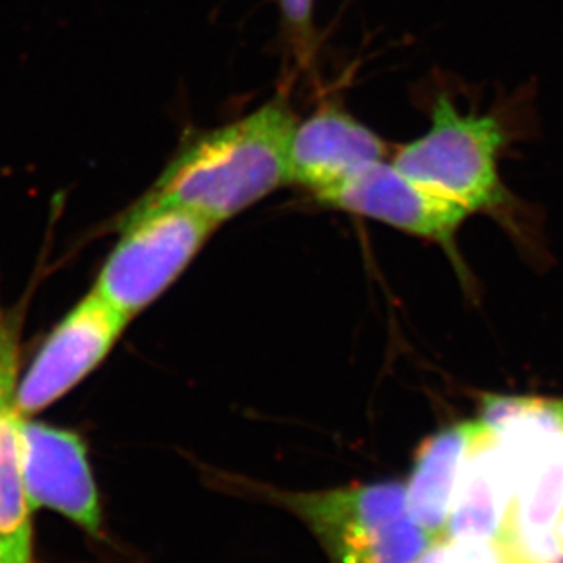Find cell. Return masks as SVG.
I'll list each match as a JSON object with an SVG mask.
<instances>
[{"label": "cell", "mask_w": 563, "mask_h": 563, "mask_svg": "<svg viewBox=\"0 0 563 563\" xmlns=\"http://www.w3.org/2000/svg\"><path fill=\"white\" fill-rule=\"evenodd\" d=\"M531 104L520 98L479 114L457 109L450 96L433 99L430 129L402 145L390 162L408 178L457 201L471 214H487L529 261H543L542 218L505 185V151L529 134Z\"/></svg>", "instance_id": "6da1fadb"}, {"label": "cell", "mask_w": 563, "mask_h": 563, "mask_svg": "<svg viewBox=\"0 0 563 563\" xmlns=\"http://www.w3.org/2000/svg\"><path fill=\"white\" fill-rule=\"evenodd\" d=\"M295 126L291 107L278 96L245 118L195 132L136 203L184 207L220 228L291 184Z\"/></svg>", "instance_id": "7a4b0ae2"}, {"label": "cell", "mask_w": 563, "mask_h": 563, "mask_svg": "<svg viewBox=\"0 0 563 563\" xmlns=\"http://www.w3.org/2000/svg\"><path fill=\"white\" fill-rule=\"evenodd\" d=\"M322 543L331 563H416L432 545L399 482L324 493H273Z\"/></svg>", "instance_id": "3957f363"}, {"label": "cell", "mask_w": 563, "mask_h": 563, "mask_svg": "<svg viewBox=\"0 0 563 563\" xmlns=\"http://www.w3.org/2000/svg\"><path fill=\"white\" fill-rule=\"evenodd\" d=\"M218 225L176 206H136L120 222V240L93 289L134 319L184 275Z\"/></svg>", "instance_id": "277c9868"}, {"label": "cell", "mask_w": 563, "mask_h": 563, "mask_svg": "<svg viewBox=\"0 0 563 563\" xmlns=\"http://www.w3.org/2000/svg\"><path fill=\"white\" fill-rule=\"evenodd\" d=\"M131 320L92 287L54 325L21 375L19 413L33 416L70 394L109 357Z\"/></svg>", "instance_id": "5b68a950"}, {"label": "cell", "mask_w": 563, "mask_h": 563, "mask_svg": "<svg viewBox=\"0 0 563 563\" xmlns=\"http://www.w3.org/2000/svg\"><path fill=\"white\" fill-rule=\"evenodd\" d=\"M319 201L441 245L463 282H472L457 250V234L471 212L408 178L390 159L372 163Z\"/></svg>", "instance_id": "8992f818"}, {"label": "cell", "mask_w": 563, "mask_h": 563, "mask_svg": "<svg viewBox=\"0 0 563 563\" xmlns=\"http://www.w3.org/2000/svg\"><path fill=\"white\" fill-rule=\"evenodd\" d=\"M21 461L32 509L48 507L93 537H101L103 512L98 487L87 444L77 433L22 418Z\"/></svg>", "instance_id": "52a82bcc"}, {"label": "cell", "mask_w": 563, "mask_h": 563, "mask_svg": "<svg viewBox=\"0 0 563 563\" xmlns=\"http://www.w3.org/2000/svg\"><path fill=\"white\" fill-rule=\"evenodd\" d=\"M388 143L353 115L325 104L297 123L289 148L291 184L311 190L317 200L372 163L388 159Z\"/></svg>", "instance_id": "ba28073f"}, {"label": "cell", "mask_w": 563, "mask_h": 563, "mask_svg": "<svg viewBox=\"0 0 563 563\" xmlns=\"http://www.w3.org/2000/svg\"><path fill=\"white\" fill-rule=\"evenodd\" d=\"M515 498L512 472L498 441L482 422L461 466L446 532L454 540L496 542Z\"/></svg>", "instance_id": "9c48e42d"}, {"label": "cell", "mask_w": 563, "mask_h": 563, "mask_svg": "<svg viewBox=\"0 0 563 563\" xmlns=\"http://www.w3.org/2000/svg\"><path fill=\"white\" fill-rule=\"evenodd\" d=\"M482 422H457L422 441L412 476L408 482V510L421 529L438 542L449 529L455 488L466 452L474 443Z\"/></svg>", "instance_id": "30bf717a"}, {"label": "cell", "mask_w": 563, "mask_h": 563, "mask_svg": "<svg viewBox=\"0 0 563 563\" xmlns=\"http://www.w3.org/2000/svg\"><path fill=\"white\" fill-rule=\"evenodd\" d=\"M15 405L0 413V563H33L32 521L21 461V421Z\"/></svg>", "instance_id": "8fae6325"}, {"label": "cell", "mask_w": 563, "mask_h": 563, "mask_svg": "<svg viewBox=\"0 0 563 563\" xmlns=\"http://www.w3.org/2000/svg\"><path fill=\"white\" fill-rule=\"evenodd\" d=\"M21 314L0 311V413L15 405L21 357Z\"/></svg>", "instance_id": "7c38bea8"}, {"label": "cell", "mask_w": 563, "mask_h": 563, "mask_svg": "<svg viewBox=\"0 0 563 563\" xmlns=\"http://www.w3.org/2000/svg\"><path fill=\"white\" fill-rule=\"evenodd\" d=\"M313 4L314 0H280L284 21H286L300 54H308L309 46H311Z\"/></svg>", "instance_id": "4fadbf2b"}, {"label": "cell", "mask_w": 563, "mask_h": 563, "mask_svg": "<svg viewBox=\"0 0 563 563\" xmlns=\"http://www.w3.org/2000/svg\"><path fill=\"white\" fill-rule=\"evenodd\" d=\"M553 537L559 543V548L562 549L563 553V509L560 510V515L556 516V520L553 523Z\"/></svg>", "instance_id": "5bb4252c"}, {"label": "cell", "mask_w": 563, "mask_h": 563, "mask_svg": "<svg viewBox=\"0 0 563 563\" xmlns=\"http://www.w3.org/2000/svg\"><path fill=\"white\" fill-rule=\"evenodd\" d=\"M504 563H512V562H504Z\"/></svg>", "instance_id": "9a60e30c"}]
</instances>
